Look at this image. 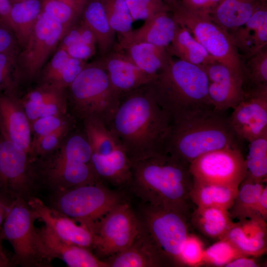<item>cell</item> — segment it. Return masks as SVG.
<instances>
[{"mask_svg": "<svg viewBox=\"0 0 267 267\" xmlns=\"http://www.w3.org/2000/svg\"><path fill=\"white\" fill-rule=\"evenodd\" d=\"M171 123L148 84L121 95L109 127L132 164L166 153Z\"/></svg>", "mask_w": 267, "mask_h": 267, "instance_id": "1", "label": "cell"}, {"mask_svg": "<svg viewBox=\"0 0 267 267\" xmlns=\"http://www.w3.org/2000/svg\"><path fill=\"white\" fill-rule=\"evenodd\" d=\"M129 185L145 204L191 215L196 206L190 198L194 179L189 165L168 153L132 163Z\"/></svg>", "mask_w": 267, "mask_h": 267, "instance_id": "2", "label": "cell"}, {"mask_svg": "<svg viewBox=\"0 0 267 267\" xmlns=\"http://www.w3.org/2000/svg\"><path fill=\"white\" fill-rule=\"evenodd\" d=\"M149 85L172 122L213 109L208 95V77L201 66L172 58Z\"/></svg>", "mask_w": 267, "mask_h": 267, "instance_id": "3", "label": "cell"}, {"mask_svg": "<svg viewBox=\"0 0 267 267\" xmlns=\"http://www.w3.org/2000/svg\"><path fill=\"white\" fill-rule=\"evenodd\" d=\"M239 141L231 129L228 118L210 109L172 122L165 151L189 165L207 152L238 147Z\"/></svg>", "mask_w": 267, "mask_h": 267, "instance_id": "4", "label": "cell"}, {"mask_svg": "<svg viewBox=\"0 0 267 267\" xmlns=\"http://www.w3.org/2000/svg\"><path fill=\"white\" fill-rule=\"evenodd\" d=\"M67 95L68 110L77 121L96 118L108 126L121 96L98 60L86 64L67 89Z\"/></svg>", "mask_w": 267, "mask_h": 267, "instance_id": "5", "label": "cell"}, {"mask_svg": "<svg viewBox=\"0 0 267 267\" xmlns=\"http://www.w3.org/2000/svg\"><path fill=\"white\" fill-rule=\"evenodd\" d=\"M38 219L27 201L13 199L4 220L0 239L7 240L13 250V260L25 267H49L51 261L45 255L41 240L35 226Z\"/></svg>", "mask_w": 267, "mask_h": 267, "instance_id": "6", "label": "cell"}, {"mask_svg": "<svg viewBox=\"0 0 267 267\" xmlns=\"http://www.w3.org/2000/svg\"><path fill=\"white\" fill-rule=\"evenodd\" d=\"M123 201L121 193L98 181L56 191L51 207L90 229L95 222Z\"/></svg>", "mask_w": 267, "mask_h": 267, "instance_id": "7", "label": "cell"}, {"mask_svg": "<svg viewBox=\"0 0 267 267\" xmlns=\"http://www.w3.org/2000/svg\"><path fill=\"white\" fill-rule=\"evenodd\" d=\"M191 215L158 206L143 203L138 218L146 232L172 266L184 265L182 246L190 235Z\"/></svg>", "mask_w": 267, "mask_h": 267, "instance_id": "8", "label": "cell"}, {"mask_svg": "<svg viewBox=\"0 0 267 267\" xmlns=\"http://www.w3.org/2000/svg\"><path fill=\"white\" fill-rule=\"evenodd\" d=\"M177 22L185 27L218 62L245 79V67L229 33L208 14L191 11L181 4L172 11Z\"/></svg>", "mask_w": 267, "mask_h": 267, "instance_id": "9", "label": "cell"}, {"mask_svg": "<svg viewBox=\"0 0 267 267\" xmlns=\"http://www.w3.org/2000/svg\"><path fill=\"white\" fill-rule=\"evenodd\" d=\"M140 229L138 216L129 203L123 201L91 226L95 255L99 259L107 258L125 249L133 243Z\"/></svg>", "mask_w": 267, "mask_h": 267, "instance_id": "10", "label": "cell"}, {"mask_svg": "<svg viewBox=\"0 0 267 267\" xmlns=\"http://www.w3.org/2000/svg\"><path fill=\"white\" fill-rule=\"evenodd\" d=\"M65 33L60 23L42 11L26 43L18 53L21 84L37 79Z\"/></svg>", "mask_w": 267, "mask_h": 267, "instance_id": "11", "label": "cell"}, {"mask_svg": "<svg viewBox=\"0 0 267 267\" xmlns=\"http://www.w3.org/2000/svg\"><path fill=\"white\" fill-rule=\"evenodd\" d=\"M194 180L238 188L246 174L245 160L239 147L205 153L189 165Z\"/></svg>", "mask_w": 267, "mask_h": 267, "instance_id": "12", "label": "cell"}, {"mask_svg": "<svg viewBox=\"0 0 267 267\" xmlns=\"http://www.w3.org/2000/svg\"><path fill=\"white\" fill-rule=\"evenodd\" d=\"M36 181L29 155L0 135V192L27 201L32 197Z\"/></svg>", "mask_w": 267, "mask_h": 267, "instance_id": "13", "label": "cell"}, {"mask_svg": "<svg viewBox=\"0 0 267 267\" xmlns=\"http://www.w3.org/2000/svg\"><path fill=\"white\" fill-rule=\"evenodd\" d=\"M228 118L231 129L239 141L249 142L267 134V84L245 91Z\"/></svg>", "mask_w": 267, "mask_h": 267, "instance_id": "14", "label": "cell"}, {"mask_svg": "<svg viewBox=\"0 0 267 267\" xmlns=\"http://www.w3.org/2000/svg\"><path fill=\"white\" fill-rule=\"evenodd\" d=\"M33 164L36 181L42 179L56 191L101 181L90 163L43 157Z\"/></svg>", "mask_w": 267, "mask_h": 267, "instance_id": "15", "label": "cell"}, {"mask_svg": "<svg viewBox=\"0 0 267 267\" xmlns=\"http://www.w3.org/2000/svg\"><path fill=\"white\" fill-rule=\"evenodd\" d=\"M201 67L208 77V95L213 109L222 112L237 105L244 95V78L218 61Z\"/></svg>", "mask_w": 267, "mask_h": 267, "instance_id": "16", "label": "cell"}, {"mask_svg": "<svg viewBox=\"0 0 267 267\" xmlns=\"http://www.w3.org/2000/svg\"><path fill=\"white\" fill-rule=\"evenodd\" d=\"M27 202L42 221L55 235L68 243L91 250L94 246L93 232L88 227L64 215L51 206L46 205L38 198H30Z\"/></svg>", "mask_w": 267, "mask_h": 267, "instance_id": "17", "label": "cell"}, {"mask_svg": "<svg viewBox=\"0 0 267 267\" xmlns=\"http://www.w3.org/2000/svg\"><path fill=\"white\" fill-rule=\"evenodd\" d=\"M0 134L30 156L32 140L31 124L19 97L0 94Z\"/></svg>", "mask_w": 267, "mask_h": 267, "instance_id": "18", "label": "cell"}, {"mask_svg": "<svg viewBox=\"0 0 267 267\" xmlns=\"http://www.w3.org/2000/svg\"><path fill=\"white\" fill-rule=\"evenodd\" d=\"M37 229L44 253L49 260L59 259L69 267H108L91 250L63 240L44 225Z\"/></svg>", "mask_w": 267, "mask_h": 267, "instance_id": "19", "label": "cell"}, {"mask_svg": "<svg viewBox=\"0 0 267 267\" xmlns=\"http://www.w3.org/2000/svg\"><path fill=\"white\" fill-rule=\"evenodd\" d=\"M113 88L122 94L150 83L155 78L137 67L122 52L114 49L98 60Z\"/></svg>", "mask_w": 267, "mask_h": 267, "instance_id": "20", "label": "cell"}, {"mask_svg": "<svg viewBox=\"0 0 267 267\" xmlns=\"http://www.w3.org/2000/svg\"><path fill=\"white\" fill-rule=\"evenodd\" d=\"M108 267H160L172 266L141 225L133 243L104 260Z\"/></svg>", "mask_w": 267, "mask_h": 267, "instance_id": "21", "label": "cell"}, {"mask_svg": "<svg viewBox=\"0 0 267 267\" xmlns=\"http://www.w3.org/2000/svg\"><path fill=\"white\" fill-rule=\"evenodd\" d=\"M21 104L30 124L36 119L68 112L67 90L45 85H37L22 96Z\"/></svg>", "mask_w": 267, "mask_h": 267, "instance_id": "22", "label": "cell"}, {"mask_svg": "<svg viewBox=\"0 0 267 267\" xmlns=\"http://www.w3.org/2000/svg\"><path fill=\"white\" fill-rule=\"evenodd\" d=\"M222 239L228 241L243 256H259L267 250L266 221L240 220L233 223Z\"/></svg>", "mask_w": 267, "mask_h": 267, "instance_id": "23", "label": "cell"}, {"mask_svg": "<svg viewBox=\"0 0 267 267\" xmlns=\"http://www.w3.org/2000/svg\"><path fill=\"white\" fill-rule=\"evenodd\" d=\"M229 35L238 51L248 58L267 47V0L262 1L246 23Z\"/></svg>", "mask_w": 267, "mask_h": 267, "instance_id": "24", "label": "cell"}, {"mask_svg": "<svg viewBox=\"0 0 267 267\" xmlns=\"http://www.w3.org/2000/svg\"><path fill=\"white\" fill-rule=\"evenodd\" d=\"M53 53L40 72L38 85L67 90L87 63L71 57L61 48L57 47Z\"/></svg>", "mask_w": 267, "mask_h": 267, "instance_id": "25", "label": "cell"}, {"mask_svg": "<svg viewBox=\"0 0 267 267\" xmlns=\"http://www.w3.org/2000/svg\"><path fill=\"white\" fill-rule=\"evenodd\" d=\"M169 12L159 13L145 20L138 29L119 39L117 44L145 42L167 48L172 42L178 24Z\"/></svg>", "mask_w": 267, "mask_h": 267, "instance_id": "26", "label": "cell"}, {"mask_svg": "<svg viewBox=\"0 0 267 267\" xmlns=\"http://www.w3.org/2000/svg\"><path fill=\"white\" fill-rule=\"evenodd\" d=\"M113 48L123 53L141 70L154 78L172 58L167 48L145 42L117 43Z\"/></svg>", "mask_w": 267, "mask_h": 267, "instance_id": "27", "label": "cell"}, {"mask_svg": "<svg viewBox=\"0 0 267 267\" xmlns=\"http://www.w3.org/2000/svg\"><path fill=\"white\" fill-rule=\"evenodd\" d=\"M90 164L101 182L121 187L129 186L132 181V164L122 148L107 155L92 153Z\"/></svg>", "mask_w": 267, "mask_h": 267, "instance_id": "28", "label": "cell"}, {"mask_svg": "<svg viewBox=\"0 0 267 267\" xmlns=\"http://www.w3.org/2000/svg\"><path fill=\"white\" fill-rule=\"evenodd\" d=\"M231 218L228 211L223 209L196 207L191 215L190 222L205 236L221 240L233 225Z\"/></svg>", "mask_w": 267, "mask_h": 267, "instance_id": "29", "label": "cell"}, {"mask_svg": "<svg viewBox=\"0 0 267 267\" xmlns=\"http://www.w3.org/2000/svg\"><path fill=\"white\" fill-rule=\"evenodd\" d=\"M81 16L93 34L102 55L114 47L115 32L111 28L101 0H89Z\"/></svg>", "mask_w": 267, "mask_h": 267, "instance_id": "30", "label": "cell"}, {"mask_svg": "<svg viewBox=\"0 0 267 267\" xmlns=\"http://www.w3.org/2000/svg\"><path fill=\"white\" fill-rule=\"evenodd\" d=\"M264 0H222L210 15L212 19L228 32L243 25Z\"/></svg>", "mask_w": 267, "mask_h": 267, "instance_id": "31", "label": "cell"}, {"mask_svg": "<svg viewBox=\"0 0 267 267\" xmlns=\"http://www.w3.org/2000/svg\"><path fill=\"white\" fill-rule=\"evenodd\" d=\"M167 49L171 56L200 66L217 61L185 27L179 24Z\"/></svg>", "mask_w": 267, "mask_h": 267, "instance_id": "32", "label": "cell"}, {"mask_svg": "<svg viewBox=\"0 0 267 267\" xmlns=\"http://www.w3.org/2000/svg\"><path fill=\"white\" fill-rule=\"evenodd\" d=\"M238 189L194 180L190 196L196 207H215L228 211L234 203Z\"/></svg>", "mask_w": 267, "mask_h": 267, "instance_id": "33", "label": "cell"}, {"mask_svg": "<svg viewBox=\"0 0 267 267\" xmlns=\"http://www.w3.org/2000/svg\"><path fill=\"white\" fill-rule=\"evenodd\" d=\"M42 11L41 0H29L11 4L10 25L22 47L26 43Z\"/></svg>", "mask_w": 267, "mask_h": 267, "instance_id": "34", "label": "cell"}, {"mask_svg": "<svg viewBox=\"0 0 267 267\" xmlns=\"http://www.w3.org/2000/svg\"><path fill=\"white\" fill-rule=\"evenodd\" d=\"M82 122L92 153L107 155L122 148L109 126L100 119L89 118Z\"/></svg>", "mask_w": 267, "mask_h": 267, "instance_id": "35", "label": "cell"}, {"mask_svg": "<svg viewBox=\"0 0 267 267\" xmlns=\"http://www.w3.org/2000/svg\"><path fill=\"white\" fill-rule=\"evenodd\" d=\"M264 183L245 177L238 187L237 196L230 209L232 218L240 221L254 219L256 206L266 185Z\"/></svg>", "mask_w": 267, "mask_h": 267, "instance_id": "36", "label": "cell"}, {"mask_svg": "<svg viewBox=\"0 0 267 267\" xmlns=\"http://www.w3.org/2000/svg\"><path fill=\"white\" fill-rule=\"evenodd\" d=\"M41 0L42 11L60 23L65 33L81 16L84 8L89 1V0Z\"/></svg>", "mask_w": 267, "mask_h": 267, "instance_id": "37", "label": "cell"}, {"mask_svg": "<svg viewBox=\"0 0 267 267\" xmlns=\"http://www.w3.org/2000/svg\"><path fill=\"white\" fill-rule=\"evenodd\" d=\"M246 177L266 182L267 178V134L249 142L248 155L245 158Z\"/></svg>", "mask_w": 267, "mask_h": 267, "instance_id": "38", "label": "cell"}, {"mask_svg": "<svg viewBox=\"0 0 267 267\" xmlns=\"http://www.w3.org/2000/svg\"><path fill=\"white\" fill-rule=\"evenodd\" d=\"M19 49L0 53V94L20 97Z\"/></svg>", "mask_w": 267, "mask_h": 267, "instance_id": "39", "label": "cell"}, {"mask_svg": "<svg viewBox=\"0 0 267 267\" xmlns=\"http://www.w3.org/2000/svg\"><path fill=\"white\" fill-rule=\"evenodd\" d=\"M112 29L119 39L128 35L133 30L134 21L125 0H101Z\"/></svg>", "mask_w": 267, "mask_h": 267, "instance_id": "40", "label": "cell"}, {"mask_svg": "<svg viewBox=\"0 0 267 267\" xmlns=\"http://www.w3.org/2000/svg\"><path fill=\"white\" fill-rule=\"evenodd\" d=\"M77 122L69 124L31 144L30 156L33 161L54 150L68 134L77 127Z\"/></svg>", "mask_w": 267, "mask_h": 267, "instance_id": "41", "label": "cell"}, {"mask_svg": "<svg viewBox=\"0 0 267 267\" xmlns=\"http://www.w3.org/2000/svg\"><path fill=\"white\" fill-rule=\"evenodd\" d=\"M75 122L77 120L69 112L38 118L31 123L32 143Z\"/></svg>", "mask_w": 267, "mask_h": 267, "instance_id": "42", "label": "cell"}, {"mask_svg": "<svg viewBox=\"0 0 267 267\" xmlns=\"http://www.w3.org/2000/svg\"><path fill=\"white\" fill-rule=\"evenodd\" d=\"M245 256L238 251L228 241L221 239L203 251L202 261L217 266L225 265L237 258Z\"/></svg>", "mask_w": 267, "mask_h": 267, "instance_id": "43", "label": "cell"}, {"mask_svg": "<svg viewBox=\"0 0 267 267\" xmlns=\"http://www.w3.org/2000/svg\"><path fill=\"white\" fill-rule=\"evenodd\" d=\"M134 21L146 20L163 12L172 11L162 0H125Z\"/></svg>", "mask_w": 267, "mask_h": 267, "instance_id": "44", "label": "cell"}, {"mask_svg": "<svg viewBox=\"0 0 267 267\" xmlns=\"http://www.w3.org/2000/svg\"><path fill=\"white\" fill-rule=\"evenodd\" d=\"M247 77L254 86L267 84V49L265 47L249 57L245 66Z\"/></svg>", "mask_w": 267, "mask_h": 267, "instance_id": "45", "label": "cell"}, {"mask_svg": "<svg viewBox=\"0 0 267 267\" xmlns=\"http://www.w3.org/2000/svg\"><path fill=\"white\" fill-rule=\"evenodd\" d=\"M79 43L96 45L93 34L83 19L79 23H75L67 31L57 47L64 48Z\"/></svg>", "mask_w": 267, "mask_h": 267, "instance_id": "46", "label": "cell"}, {"mask_svg": "<svg viewBox=\"0 0 267 267\" xmlns=\"http://www.w3.org/2000/svg\"><path fill=\"white\" fill-rule=\"evenodd\" d=\"M203 250L200 241L190 235L184 243L181 257L184 265H196L202 262Z\"/></svg>", "mask_w": 267, "mask_h": 267, "instance_id": "47", "label": "cell"}, {"mask_svg": "<svg viewBox=\"0 0 267 267\" xmlns=\"http://www.w3.org/2000/svg\"><path fill=\"white\" fill-rule=\"evenodd\" d=\"M19 46L12 28L0 18V53L18 49Z\"/></svg>", "mask_w": 267, "mask_h": 267, "instance_id": "48", "label": "cell"}, {"mask_svg": "<svg viewBox=\"0 0 267 267\" xmlns=\"http://www.w3.org/2000/svg\"><path fill=\"white\" fill-rule=\"evenodd\" d=\"M222 0H180L181 4L188 10L210 15Z\"/></svg>", "mask_w": 267, "mask_h": 267, "instance_id": "49", "label": "cell"}, {"mask_svg": "<svg viewBox=\"0 0 267 267\" xmlns=\"http://www.w3.org/2000/svg\"><path fill=\"white\" fill-rule=\"evenodd\" d=\"M62 49L71 57L86 61L95 54L96 45L79 43Z\"/></svg>", "mask_w": 267, "mask_h": 267, "instance_id": "50", "label": "cell"}, {"mask_svg": "<svg viewBox=\"0 0 267 267\" xmlns=\"http://www.w3.org/2000/svg\"><path fill=\"white\" fill-rule=\"evenodd\" d=\"M254 219L265 221L267 219V186L266 185L256 206Z\"/></svg>", "mask_w": 267, "mask_h": 267, "instance_id": "51", "label": "cell"}, {"mask_svg": "<svg viewBox=\"0 0 267 267\" xmlns=\"http://www.w3.org/2000/svg\"><path fill=\"white\" fill-rule=\"evenodd\" d=\"M226 267H257L259 265L253 259L242 256L230 261L225 266Z\"/></svg>", "mask_w": 267, "mask_h": 267, "instance_id": "52", "label": "cell"}, {"mask_svg": "<svg viewBox=\"0 0 267 267\" xmlns=\"http://www.w3.org/2000/svg\"><path fill=\"white\" fill-rule=\"evenodd\" d=\"M11 7V3L9 0H0V18L8 24L10 27L9 13Z\"/></svg>", "mask_w": 267, "mask_h": 267, "instance_id": "53", "label": "cell"}, {"mask_svg": "<svg viewBox=\"0 0 267 267\" xmlns=\"http://www.w3.org/2000/svg\"><path fill=\"white\" fill-rule=\"evenodd\" d=\"M9 205L0 198V250H3L1 244L2 240L0 239V232L4 220L8 210Z\"/></svg>", "mask_w": 267, "mask_h": 267, "instance_id": "54", "label": "cell"}, {"mask_svg": "<svg viewBox=\"0 0 267 267\" xmlns=\"http://www.w3.org/2000/svg\"><path fill=\"white\" fill-rule=\"evenodd\" d=\"M10 266V261L3 250H0V267H7Z\"/></svg>", "mask_w": 267, "mask_h": 267, "instance_id": "55", "label": "cell"}, {"mask_svg": "<svg viewBox=\"0 0 267 267\" xmlns=\"http://www.w3.org/2000/svg\"><path fill=\"white\" fill-rule=\"evenodd\" d=\"M168 5H169L172 9V11L174 9L178 6L180 4V0H162Z\"/></svg>", "mask_w": 267, "mask_h": 267, "instance_id": "56", "label": "cell"}, {"mask_svg": "<svg viewBox=\"0 0 267 267\" xmlns=\"http://www.w3.org/2000/svg\"><path fill=\"white\" fill-rule=\"evenodd\" d=\"M27 0H9V1L10 2V3H11V4H12L13 3L19 2H22V1H27Z\"/></svg>", "mask_w": 267, "mask_h": 267, "instance_id": "57", "label": "cell"}, {"mask_svg": "<svg viewBox=\"0 0 267 267\" xmlns=\"http://www.w3.org/2000/svg\"></svg>", "mask_w": 267, "mask_h": 267, "instance_id": "58", "label": "cell"}, {"mask_svg": "<svg viewBox=\"0 0 267 267\" xmlns=\"http://www.w3.org/2000/svg\"></svg>", "mask_w": 267, "mask_h": 267, "instance_id": "59", "label": "cell"}]
</instances>
